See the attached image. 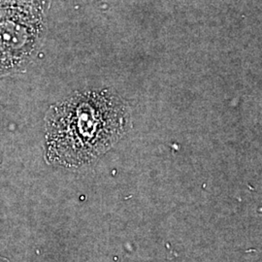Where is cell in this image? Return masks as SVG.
Segmentation results:
<instances>
[{
	"mask_svg": "<svg viewBox=\"0 0 262 262\" xmlns=\"http://www.w3.org/2000/svg\"><path fill=\"white\" fill-rule=\"evenodd\" d=\"M0 262H7V261H5V260H3V259H2V258H1V257H0Z\"/></svg>",
	"mask_w": 262,
	"mask_h": 262,
	"instance_id": "obj_3",
	"label": "cell"
},
{
	"mask_svg": "<svg viewBox=\"0 0 262 262\" xmlns=\"http://www.w3.org/2000/svg\"><path fill=\"white\" fill-rule=\"evenodd\" d=\"M30 35L19 24L0 23V68L13 66L28 56L32 46Z\"/></svg>",
	"mask_w": 262,
	"mask_h": 262,
	"instance_id": "obj_2",
	"label": "cell"
},
{
	"mask_svg": "<svg viewBox=\"0 0 262 262\" xmlns=\"http://www.w3.org/2000/svg\"><path fill=\"white\" fill-rule=\"evenodd\" d=\"M129 122L127 105L112 91L76 94L48 113V159L66 167L89 164L122 138Z\"/></svg>",
	"mask_w": 262,
	"mask_h": 262,
	"instance_id": "obj_1",
	"label": "cell"
}]
</instances>
